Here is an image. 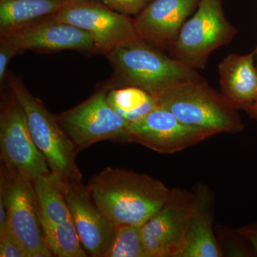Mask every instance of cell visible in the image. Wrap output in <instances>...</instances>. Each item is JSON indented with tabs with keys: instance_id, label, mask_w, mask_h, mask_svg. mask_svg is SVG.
I'll return each instance as SVG.
<instances>
[{
	"instance_id": "cell-1",
	"label": "cell",
	"mask_w": 257,
	"mask_h": 257,
	"mask_svg": "<svg viewBox=\"0 0 257 257\" xmlns=\"http://www.w3.org/2000/svg\"><path fill=\"white\" fill-rule=\"evenodd\" d=\"M92 199L115 226H143L164 205L170 189L146 174L107 167L87 184Z\"/></svg>"
},
{
	"instance_id": "cell-2",
	"label": "cell",
	"mask_w": 257,
	"mask_h": 257,
	"mask_svg": "<svg viewBox=\"0 0 257 257\" xmlns=\"http://www.w3.org/2000/svg\"><path fill=\"white\" fill-rule=\"evenodd\" d=\"M112 67L109 89L134 87L157 96L182 83L202 77L143 39L120 45L105 55Z\"/></svg>"
},
{
	"instance_id": "cell-3",
	"label": "cell",
	"mask_w": 257,
	"mask_h": 257,
	"mask_svg": "<svg viewBox=\"0 0 257 257\" xmlns=\"http://www.w3.org/2000/svg\"><path fill=\"white\" fill-rule=\"evenodd\" d=\"M156 98L159 106L171 111L184 124L214 135L239 133L244 128L239 109L204 77L179 84Z\"/></svg>"
},
{
	"instance_id": "cell-4",
	"label": "cell",
	"mask_w": 257,
	"mask_h": 257,
	"mask_svg": "<svg viewBox=\"0 0 257 257\" xmlns=\"http://www.w3.org/2000/svg\"><path fill=\"white\" fill-rule=\"evenodd\" d=\"M5 82L21 103L32 139L47 159L51 172L66 181L82 182V173L76 162L78 151L55 115L30 92L21 77L8 73Z\"/></svg>"
},
{
	"instance_id": "cell-5",
	"label": "cell",
	"mask_w": 257,
	"mask_h": 257,
	"mask_svg": "<svg viewBox=\"0 0 257 257\" xmlns=\"http://www.w3.org/2000/svg\"><path fill=\"white\" fill-rule=\"evenodd\" d=\"M223 0H200L168 52L170 56L198 70L204 69L211 54L228 45L237 30L225 17Z\"/></svg>"
},
{
	"instance_id": "cell-6",
	"label": "cell",
	"mask_w": 257,
	"mask_h": 257,
	"mask_svg": "<svg viewBox=\"0 0 257 257\" xmlns=\"http://www.w3.org/2000/svg\"><path fill=\"white\" fill-rule=\"evenodd\" d=\"M104 82L92 95L72 109L55 115L57 122L73 142L77 151L102 141L126 144L128 124L113 110Z\"/></svg>"
},
{
	"instance_id": "cell-7",
	"label": "cell",
	"mask_w": 257,
	"mask_h": 257,
	"mask_svg": "<svg viewBox=\"0 0 257 257\" xmlns=\"http://www.w3.org/2000/svg\"><path fill=\"white\" fill-rule=\"evenodd\" d=\"M0 191L6 199L7 223L29 257L54 256L45 240L33 182L1 162Z\"/></svg>"
},
{
	"instance_id": "cell-8",
	"label": "cell",
	"mask_w": 257,
	"mask_h": 257,
	"mask_svg": "<svg viewBox=\"0 0 257 257\" xmlns=\"http://www.w3.org/2000/svg\"><path fill=\"white\" fill-rule=\"evenodd\" d=\"M3 93L0 109L1 162L34 183L39 177L50 173V167L32 139L21 103L8 86Z\"/></svg>"
},
{
	"instance_id": "cell-9",
	"label": "cell",
	"mask_w": 257,
	"mask_h": 257,
	"mask_svg": "<svg viewBox=\"0 0 257 257\" xmlns=\"http://www.w3.org/2000/svg\"><path fill=\"white\" fill-rule=\"evenodd\" d=\"M53 17L89 34L96 54L105 56L120 45L141 39L135 19L95 0H67Z\"/></svg>"
},
{
	"instance_id": "cell-10",
	"label": "cell",
	"mask_w": 257,
	"mask_h": 257,
	"mask_svg": "<svg viewBox=\"0 0 257 257\" xmlns=\"http://www.w3.org/2000/svg\"><path fill=\"white\" fill-rule=\"evenodd\" d=\"M195 203L194 192L170 189L164 205L141 227L149 256H178L185 243Z\"/></svg>"
},
{
	"instance_id": "cell-11",
	"label": "cell",
	"mask_w": 257,
	"mask_h": 257,
	"mask_svg": "<svg viewBox=\"0 0 257 257\" xmlns=\"http://www.w3.org/2000/svg\"><path fill=\"white\" fill-rule=\"evenodd\" d=\"M0 40L9 44L18 55L27 51L53 54L64 50L96 55L94 40L89 34L68 23L51 18L38 20L13 31L0 35Z\"/></svg>"
},
{
	"instance_id": "cell-12",
	"label": "cell",
	"mask_w": 257,
	"mask_h": 257,
	"mask_svg": "<svg viewBox=\"0 0 257 257\" xmlns=\"http://www.w3.org/2000/svg\"><path fill=\"white\" fill-rule=\"evenodd\" d=\"M214 136L210 132L184 124L158 106L128 127V143H137L160 154L182 152Z\"/></svg>"
},
{
	"instance_id": "cell-13",
	"label": "cell",
	"mask_w": 257,
	"mask_h": 257,
	"mask_svg": "<svg viewBox=\"0 0 257 257\" xmlns=\"http://www.w3.org/2000/svg\"><path fill=\"white\" fill-rule=\"evenodd\" d=\"M66 202L84 249L89 256L104 257L116 226L96 205L87 186L67 181Z\"/></svg>"
},
{
	"instance_id": "cell-14",
	"label": "cell",
	"mask_w": 257,
	"mask_h": 257,
	"mask_svg": "<svg viewBox=\"0 0 257 257\" xmlns=\"http://www.w3.org/2000/svg\"><path fill=\"white\" fill-rule=\"evenodd\" d=\"M200 0H152L135 19L141 39L168 51Z\"/></svg>"
},
{
	"instance_id": "cell-15",
	"label": "cell",
	"mask_w": 257,
	"mask_h": 257,
	"mask_svg": "<svg viewBox=\"0 0 257 257\" xmlns=\"http://www.w3.org/2000/svg\"><path fill=\"white\" fill-rule=\"evenodd\" d=\"M195 208L183 247L177 257H221L222 249L214 229V194L209 186L197 184Z\"/></svg>"
},
{
	"instance_id": "cell-16",
	"label": "cell",
	"mask_w": 257,
	"mask_h": 257,
	"mask_svg": "<svg viewBox=\"0 0 257 257\" xmlns=\"http://www.w3.org/2000/svg\"><path fill=\"white\" fill-rule=\"evenodd\" d=\"M256 54H229L219 64L221 94L239 110L247 111L257 99Z\"/></svg>"
},
{
	"instance_id": "cell-17",
	"label": "cell",
	"mask_w": 257,
	"mask_h": 257,
	"mask_svg": "<svg viewBox=\"0 0 257 257\" xmlns=\"http://www.w3.org/2000/svg\"><path fill=\"white\" fill-rule=\"evenodd\" d=\"M67 0H0V35L55 16Z\"/></svg>"
},
{
	"instance_id": "cell-18",
	"label": "cell",
	"mask_w": 257,
	"mask_h": 257,
	"mask_svg": "<svg viewBox=\"0 0 257 257\" xmlns=\"http://www.w3.org/2000/svg\"><path fill=\"white\" fill-rule=\"evenodd\" d=\"M66 184L65 179L52 172L34 182L42 227L63 224L72 219L66 202Z\"/></svg>"
},
{
	"instance_id": "cell-19",
	"label": "cell",
	"mask_w": 257,
	"mask_h": 257,
	"mask_svg": "<svg viewBox=\"0 0 257 257\" xmlns=\"http://www.w3.org/2000/svg\"><path fill=\"white\" fill-rule=\"evenodd\" d=\"M107 100L115 113L128 124L143 119L159 106L156 96L134 87L109 89Z\"/></svg>"
},
{
	"instance_id": "cell-20",
	"label": "cell",
	"mask_w": 257,
	"mask_h": 257,
	"mask_svg": "<svg viewBox=\"0 0 257 257\" xmlns=\"http://www.w3.org/2000/svg\"><path fill=\"white\" fill-rule=\"evenodd\" d=\"M47 246L54 256L86 257L88 253L79 239L72 219L63 224L43 226Z\"/></svg>"
},
{
	"instance_id": "cell-21",
	"label": "cell",
	"mask_w": 257,
	"mask_h": 257,
	"mask_svg": "<svg viewBox=\"0 0 257 257\" xmlns=\"http://www.w3.org/2000/svg\"><path fill=\"white\" fill-rule=\"evenodd\" d=\"M141 227L134 225L116 226L104 257H150L144 243Z\"/></svg>"
},
{
	"instance_id": "cell-22",
	"label": "cell",
	"mask_w": 257,
	"mask_h": 257,
	"mask_svg": "<svg viewBox=\"0 0 257 257\" xmlns=\"http://www.w3.org/2000/svg\"><path fill=\"white\" fill-rule=\"evenodd\" d=\"M0 256L29 257L23 244L7 222L0 229Z\"/></svg>"
},
{
	"instance_id": "cell-23",
	"label": "cell",
	"mask_w": 257,
	"mask_h": 257,
	"mask_svg": "<svg viewBox=\"0 0 257 257\" xmlns=\"http://www.w3.org/2000/svg\"><path fill=\"white\" fill-rule=\"evenodd\" d=\"M121 14L138 16L152 0H95Z\"/></svg>"
},
{
	"instance_id": "cell-24",
	"label": "cell",
	"mask_w": 257,
	"mask_h": 257,
	"mask_svg": "<svg viewBox=\"0 0 257 257\" xmlns=\"http://www.w3.org/2000/svg\"><path fill=\"white\" fill-rule=\"evenodd\" d=\"M18 55L16 51L9 44L0 40V84H4L8 74V67L10 60Z\"/></svg>"
},
{
	"instance_id": "cell-25",
	"label": "cell",
	"mask_w": 257,
	"mask_h": 257,
	"mask_svg": "<svg viewBox=\"0 0 257 257\" xmlns=\"http://www.w3.org/2000/svg\"><path fill=\"white\" fill-rule=\"evenodd\" d=\"M236 231L251 246L253 251L257 255V223L245 225L239 228Z\"/></svg>"
},
{
	"instance_id": "cell-26",
	"label": "cell",
	"mask_w": 257,
	"mask_h": 257,
	"mask_svg": "<svg viewBox=\"0 0 257 257\" xmlns=\"http://www.w3.org/2000/svg\"><path fill=\"white\" fill-rule=\"evenodd\" d=\"M246 111H247L250 116H252L253 118L257 120V99L256 101L253 103V105Z\"/></svg>"
},
{
	"instance_id": "cell-27",
	"label": "cell",
	"mask_w": 257,
	"mask_h": 257,
	"mask_svg": "<svg viewBox=\"0 0 257 257\" xmlns=\"http://www.w3.org/2000/svg\"><path fill=\"white\" fill-rule=\"evenodd\" d=\"M256 52H257V51H256Z\"/></svg>"
}]
</instances>
